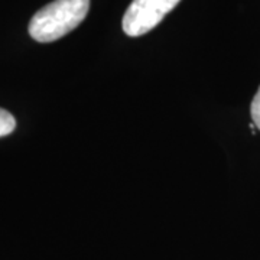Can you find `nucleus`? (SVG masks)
Returning <instances> with one entry per match:
<instances>
[{
    "instance_id": "nucleus-1",
    "label": "nucleus",
    "mask_w": 260,
    "mask_h": 260,
    "mask_svg": "<svg viewBox=\"0 0 260 260\" xmlns=\"http://www.w3.org/2000/svg\"><path fill=\"white\" fill-rule=\"evenodd\" d=\"M90 9V0H54L29 22V35L38 42H54L74 30Z\"/></svg>"
},
{
    "instance_id": "nucleus-2",
    "label": "nucleus",
    "mask_w": 260,
    "mask_h": 260,
    "mask_svg": "<svg viewBox=\"0 0 260 260\" xmlns=\"http://www.w3.org/2000/svg\"><path fill=\"white\" fill-rule=\"evenodd\" d=\"M181 0H133L126 10L121 28L129 37H142L156 28Z\"/></svg>"
},
{
    "instance_id": "nucleus-3",
    "label": "nucleus",
    "mask_w": 260,
    "mask_h": 260,
    "mask_svg": "<svg viewBox=\"0 0 260 260\" xmlns=\"http://www.w3.org/2000/svg\"><path fill=\"white\" fill-rule=\"evenodd\" d=\"M16 127V120L8 110L0 109V138L10 135Z\"/></svg>"
},
{
    "instance_id": "nucleus-4",
    "label": "nucleus",
    "mask_w": 260,
    "mask_h": 260,
    "mask_svg": "<svg viewBox=\"0 0 260 260\" xmlns=\"http://www.w3.org/2000/svg\"><path fill=\"white\" fill-rule=\"evenodd\" d=\"M250 113L254 126L260 130V87L259 90H257V93H256V95H254V99H253V102H251Z\"/></svg>"
}]
</instances>
